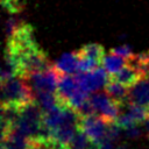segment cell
I'll list each match as a JSON object with an SVG mask.
<instances>
[{"instance_id":"18","label":"cell","mask_w":149,"mask_h":149,"mask_svg":"<svg viewBox=\"0 0 149 149\" xmlns=\"http://www.w3.org/2000/svg\"><path fill=\"white\" fill-rule=\"evenodd\" d=\"M2 7L12 14H17L23 7V0H1Z\"/></svg>"},{"instance_id":"1","label":"cell","mask_w":149,"mask_h":149,"mask_svg":"<svg viewBox=\"0 0 149 149\" xmlns=\"http://www.w3.org/2000/svg\"><path fill=\"white\" fill-rule=\"evenodd\" d=\"M27 79L14 77L1 81V105H14L19 108L34 102L35 93Z\"/></svg>"},{"instance_id":"5","label":"cell","mask_w":149,"mask_h":149,"mask_svg":"<svg viewBox=\"0 0 149 149\" xmlns=\"http://www.w3.org/2000/svg\"><path fill=\"white\" fill-rule=\"evenodd\" d=\"M90 100L95 109V113L107 120L108 122L115 121L118 115L121 112V106L119 102L113 100L107 93L105 92H93L90 94Z\"/></svg>"},{"instance_id":"4","label":"cell","mask_w":149,"mask_h":149,"mask_svg":"<svg viewBox=\"0 0 149 149\" xmlns=\"http://www.w3.org/2000/svg\"><path fill=\"white\" fill-rule=\"evenodd\" d=\"M61 74H62V72L54 64L50 69H48L43 72L31 73L28 77H26L24 79H27V81L30 84L34 93H37V92L56 93Z\"/></svg>"},{"instance_id":"6","label":"cell","mask_w":149,"mask_h":149,"mask_svg":"<svg viewBox=\"0 0 149 149\" xmlns=\"http://www.w3.org/2000/svg\"><path fill=\"white\" fill-rule=\"evenodd\" d=\"M108 123L109 122L104 118H101L100 115L93 114V115L80 118L78 128L81 129L92 142L97 143L106 135Z\"/></svg>"},{"instance_id":"14","label":"cell","mask_w":149,"mask_h":149,"mask_svg":"<svg viewBox=\"0 0 149 149\" xmlns=\"http://www.w3.org/2000/svg\"><path fill=\"white\" fill-rule=\"evenodd\" d=\"M102 66L105 68V70L108 72V74H114L116 73L119 70H121L126 64L127 61L113 52L109 51V54H106L102 58Z\"/></svg>"},{"instance_id":"19","label":"cell","mask_w":149,"mask_h":149,"mask_svg":"<svg viewBox=\"0 0 149 149\" xmlns=\"http://www.w3.org/2000/svg\"><path fill=\"white\" fill-rule=\"evenodd\" d=\"M111 52H113V54H115V55H118V56L125 58L126 61H129V59L135 55L128 45H121V47L114 48V49L111 50Z\"/></svg>"},{"instance_id":"10","label":"cell","mask_w":149,"mask_h":149,"mask_svg":"<svg viewBox=\"0 0 149 149\" xmlns=\"http://www.w3.org/2000/svg\"><path fill=\"white\" fill-rule=\"evenodd\" d=\"M79 59L80 57H79L78 51L63 54L55 62V66L64 74H74L78 72Z\"/></svg>"},{"instance_id":"3","label":"cell","mask_w":149,"mask_h":149,"mask_svg":"<svg viewBox=\"0 0 149 149\" xmlns=\"http://www.w3.org/2000/svg\"><path fill=\"white\" fill-rule=\"evenodd\" d=\"M35 47H37V43L35 41L33 27L22 22L14 33V35L9 40H7L6 49L12 51L16 56H20Z\"/></svg>"},{"instance_id":"15","label":"cell","mask_w":149,"mask_h":149,"mask_svg":"<svg viewBox=\"0 0 149 149\" xmlns=\"http://www.w3.org/2000/svg\"><path fill=\"white\" fill-rule=\"evenodd\" d=\"M90 143H91V140L88 139V136L81 129L78 128L73 139L70 142L69 149H87Z\"/></svg>"},{"instance_id":"9","label":"cell","mask_w":149,"mask_h":149,"mask_svg":"<svg viewBox=\"0 0 149 149\" xmlns=\"http://www.w3.org/2000/svg\"><path fill=\"white\" fill-rule=\"evenodd\" d=\"M20 76H21V68H20V62L17 57L12 51L6 49L5 56H3V64L1 69V78H0L1 81H5L14 77H20Z\"/></svg>"},{"instance_id":"20","label":"cell","mask_w":149,"mask_h":149,"mask_svg":"<svg viewBox=\"0 0 149 149\" xmlns=\"http://www.w3.org/2000/svg\"><path fill=\"white\" fill-rule=\"evenodd\" d=\"M142 129H143V134L149 139V115L142 121Z\"/></svg>"},{"instance_id":"2","label":"cell","mask_w":149,"mask_h":149,"mask_svg":"<svg viewBox=\"0 0 149 149\" xmlns=\"http://www.w3.org/2000/svg\"><path fill=\"white\" fill-rule=\"evenodd\" d=\"M16 57L20 62V68H21L20 77L22 78H26L31 73L43 72L54 65L49 61L47 54L38 45Z\"/></svg>"},{"instance_id":"12","label":"cell","mask_w":149,"mask_h":149,"mask_svg":"<svg viewBox=\"0 0 149 149\" xmlns=\"http://www.w3.org/2000/svg\"><path fill=\"white\" fill-rule=\"evenodd\" d=\"M105 91L106 93L113 99L115 100L116 102H119L120 105L125 104L126 101H128V94H129V90L127 88V86L120 84V83H116V81H113V80H109L106 86H105Z\"/></svg>"},{"instance_id":"17","label":"cell","mask_w":149,"mask_h":149,"mask_svg":"<svg viewBox=\"0 0 149 149\" xmlns=\"http://www.w3.org/2000/svg\"><path fill=\"white\" fill-rule=\"evenodd\" d=\"M142 134H143V129H142V126H140V123H134L129 127L123 128V136L127 139L136 140L141 137Z\"/></svg>"},{"instance_id":"8","label":"cell","mask_w":149,"mask_h":149,"mask_svg":"<svg viewBox=\"0 0 149 149\" xmlns=\"http://www.w3.org/2000/svg\"><path fill=\"white\" fill-rule=\"evenodd\" d=\"M141 78H143V74L141 73V71L135 68L134 65L127 63L121 70H119L116 73L111 74L109 76V80L120 83L127 87L133 86L134 84H136Z\"/></svg>"},{"instance_id":"13","label":"cell","mask_w":149,"mask_h":149,"mask_svg":"<svg viewBox=\"0 0 149 149\" xmlns=\"http://www.w3.org/2000/svg\"><path fill=\"white\" fill-rule=\"evenodd\" d=\"M78 54L80 57H86V58H91L94 59L99 63H102V58L106 55L105 54V49L101 44L99 43H88L83 45L79 50Z\"/></svg>"},{"instance_id":"7","label":"cell","mask_w":149,"mask_h":149,"mask_svg":"<svg viewBox=\"0 0 149 149\" xmlns=\"http://www.w3.org/2000/svg\"><path fill=\"white\" fill-rule=\"evenodd\" d=\"M128 101L149 108V77L141 78L129 87Z\"/></svg>"},{"instance_id":"11","label":"cell","mask_w":149,"mask_h":149,"mask_svg":"<svg viewBox=\"0 0 149 149\" xmlns=\"http://www.w3.org/2000/svg\"><path fill=\"white\" fill-rule=\"evenodd\" d=\"M78 88V84L74 79V77H71L70 74H61L59 81H58V87H57V95L59 99V102L62 105L66 106L68 99L76 92Z\"/></svg>"},{"instance_id":"16","label":"cell","mask_w":149,"mask_h":149,"mask_svg":"<svg viewBox=\"0 0 149 149\" xmlns=\"http://www.w3.org/2000/svg\"><path fill=\"white\" fill-rule=\"evenodd\" d=\"M21 23H22V21L14 17V16H10L6 20V22H5V35H6L7 40H9L14 35V33L16 31V29L19 28V26Z\"/></svg>"}]
</instances>
